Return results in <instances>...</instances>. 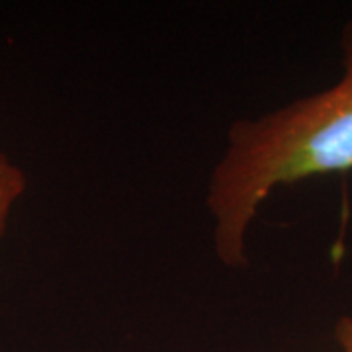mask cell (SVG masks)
<instances>
[{
  "instance_id": "cell-1",
  "label": "cell",
  "mask_w": 352,
  "mask_h": 352,
  "mask_svg": "<svg viewBox=\"0 0 352 352\" xmlns=\"http://www.w3.org/2000/svg\"><path fill=\"white\" fill-rule=\"evenodd\" d=\"M340 75L276 110L235 120L206 186L217 261L249 266V233L278 188L352 170V20L339 39Z\"/></svg>"
},
{
  "instance_id": "cell-2",
  "label": "cell",
  "mask_w": 352,
  "mask_h": 352,
  "mask_svg": "<svg viewBox=\"0 0 352 352\" xmlns=\"http://www.w3.org/2000/svg\"><path fill=\"white\" fill-rule=\"evenodd\" d=\"M28 182L24 168L0 149V247L8 233L14 210L28 192Z\"/></svg>"
},
{
  "instance_id": "cell-3",
  "label": "cell",
  "mask_w": 352,
  "mask_h": 352,
  "mask_svg": "<svg viewBox=\"0 0 352 352\" xmlns=\"http://www.w3.org/2000/svg\"><path fill=\"white\" fill-rule=\"evenodd\" d=\"M333 340L339 352H352V314H342L335 321Z\"/></svg>"
}]
</instances>
